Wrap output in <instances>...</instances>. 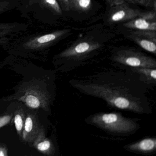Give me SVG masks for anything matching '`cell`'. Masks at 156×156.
Returning <instances> with one entry per match:
<instances>
[{"label": "cell", "mask_w": 156, "mask_h": 156, "mask_svg": "<svg viewBox=\"0 0 156 156\" xmlns=\"http://www.w3.org/2000/svg\"><path fill=\"white\" fill-rule=\"evenodd\" d=\"M127 28L139 31H156L155 11L144 12L142 16L130 20L124 24Z\"/></svg>", "instance_id": "obj_6"}, {"label": "cell", "mask_w": 156, "mask_h": 156, "mask_svg": "<svg viewBox=\"0 0 156 156\" xmlns=\"http://www.w3.org/2000/svg\"><path fill=\"white\" fill-rule=\"evenodd\" d=\"M136 70L142 75H144L147 78L156 80V70L154 69L137 68H136Z\"/></svg>", "instance_id": "obj_18"}, {"label": "cell", "mask_w": 156, "mask_h": 156, "mask_svg": "<svg viewBox=\"0 0 156 156\" xmlns=\"http://www.w3.org/2000/svg\"><path fill=\"white\" fill-rule=\"evenodd\" d=\"M0 156H8V149L4 144H0Z\"/></svg>", "instance_id": "obj_24"}, {"label": "cell", "mask_w": 156, "mask_h": 156, "mask_svg": "<svg viewBox=\"0 0 156 156\" xmlns=\"http://www.w3.org/2000/svg\"><path fill=\"white\" fill-rule=\"evenodd\" d=\"M91 122L102 128L115 132H130L136 127L133 122L116 113L97 114L92 117Z\"/></svg>", "instance_id": "obj_2"}, {"label": "cell", "mask_w": 156, "mask_h": 156, "mask_svg": "<svg viewBox=\"0 0 156 156\" xmlns=\"http://www.w3.org/2000/svg\"><path fill=\"white\" fill-rule=\"evenodd\" d=\"M27 111L24 107L18 108L15 112L14 122L16 133L20 138H22Z\"/></svg>", "instance_id": "obj_12"}, {"label": "cell", "mask_w": 156, "mask_h": 156, "mask_svg": "<svg viewBox=\"0 0 156 156\" xmlns=\"http://www.w3.org/2000/svg\"><path fill=\"white\" fill-rule=\"evenodd\" d=\"M63 10L69 11L71 10V0H59Z\"/></svg>", "instance_id": "obj_22"}, {"label": "cell", "mask_w": 156, "mask_h": 156, "mask_svg": "<svg viewBox=\"0 0 156 156\" xmlns=\"http://www.w3.org/2000/svg\"><path fill=\"white\" fill-rule=\"evenodd\" d=\"M142 5L146 7H154L156 10V0H141Z\"/></svg>", "instance_id": "obj_23"}, {"label": "cell", "mask_w": 156, "mask_h": 156, "mask_svg": "<svg viewBox=\"0 0 156 156\" xmlns=\"http://www.w3.org/2000/svg\"><path fill=\"white\" fill-rule=\"evenodd\" d=\"M131 147L134 150L137 149L143 152H149L155 148L156 141L152 138H146L132 146Z\"/></svg>", "instance_id": "obj_14"}, {"label": "cell", "mask_w": 156, "mask_h": 156, "mask_svg": "<svg viewBox=\"0 0 156 156\" xmlns=\"http://www.w3.org/2000/svg\"><path fill=\"white\" fill-rule=\"evenodd\" d=\"M71 10L84 12L90 10L92 0H71Z\"/></svg>", "instance_id": "obj_15"}, {"label": "cell", "mask_w": 156, "mask_h": 156, "mask_svg": "<svg viewBox=\"0 0 156 156\" xmlns=\"http://www.w3.org/2000/svg\"><path fill=\"white\" fill-rule=\"evenodd\" d=\"M112 7L109 17V22L112 23L130 21L144 14L139 10L131 8L125 2Z\"/></svg>", "instance_id": "obj_5"}, {"label": "cell", "mask_w": 156, "mask_h": 156, "mask_svg": "<svg viewBox=\"0 0 156 156\" xmlns=\"http://www.w3.org/2000/svg\"><path fill=\"white\" fill-rule=\"evenodd\" d=\"M94 46L95 45L94 44H91L90 42L84 41L80 42L73 46L72 49H70L65 53H62V56L64 57L70 56L75 55H82L90 51V49L93 48Z\"/></svg>", "instance_id": "obj_11"}, {"label": "cell", "mask_w": 156, "mask_h": 156, "mask_svg": "<svg viewBox=\"0 0 156 156\" xmlns=\"http://www.w3.org/2000/svg\"><path fill=\"white\" fill-rule=\"evenodd\" d=\"M26 28V25L20 23H0V37L24 31Z\"/></svg>", "instance_id": "obj_10"}, {"label": "cell", "mask_w": 156, "mask_h": 156, "mask_svg": "<svg viewBox=\"0 0 156 156\" xmlns=\"http://www.w3.org/2000/svg\"><path fill=\"white\" fill-rule=\"evenodd\" d=\"M114 59L118 63L132 67L155 69L156 67L155 59L131 50L120 51L115 56Z\"/></svg>", "instance_id": "obj_4"}, {"label": "cell", "mask_w": 156, "mask_h": 156, "mask_svg": "<svg viewBox=\"0 0 156 156\" xmlns=\"http://www.w3.org/2000/svg\"><path fill=\"white\" fill-rule=\"evenodd\" d=\"M69 31L68 30H59L49 34L37 37L30 39L24 44L27 48L38 49L44 47L52 42L57 40Z\"/></svg>", "instance_id": "obj_8"}, {"label": "cell", "mask_w": 156, "mask_h": 156, "mask_svg": "<svg viewBox=\"0 0 156 156\" xmlns=\"http://www.w3.org/2000/svg\"><path fill=\"white\" fill-rule=\"evenodd\" d=\"M133 34L151 39L156 42V31H139L133 32Z\"/></svg>", "instance_id": "obj_19"}, {"label": "cell", "mask_w": 156, "mask_h": 156, "mask_svg": "<svg viewBox=\"0 0 156 156\" xmlns=\"http://www.w3.org/2000/svg\"><path fill=\"white\" fill-rule=\"evenodd\" d=\"M12 116L10 115H5L0 116V128L8 124L11 119Z\"/></svg>", "instance_id": "obj_21"}, {"label": "cell", "mask_w": 156, "mask_h": 156, "mask_svg": "<svg viewBox=\"0 0 156 156\" xmlns=\"http://www.w3.org/2000/svg\"><path fill=\"white\" fill-rule=\"evenodd\" d=\"M107 1L109 4L111 6L122 4L125 2V1L133 3L142 5V2H141V0H107Z\"/></svg>", "instance_id": "obj_20"}, {"label": "cell", "mask_w": 156, "mask_h": 156, "mask_svg": "<svg viewBox=\"0 0 156 156\" xmlns=\"http://www.w3.org/2000/svg\"><path fill=\"white\" fill-rule=\"evenodd\" d=\"M132 37L142 48L148 52L156 54V42L146 37L137 36L133 34Z\"/></svg>", "instance_id": "obj_13"}, {"label": "cell", "mask_w": 156, "mask_h": 156, "mask_svg": "<svg viewBox=\"0 0 156 156\" xmlns=\"http://www.w3.org/2000/svg\"><path fill=\"white\" fill-rule=\"evenodd\" d=\"M19 0H0V14L15 8Z\"/></svg>", "instance_id": "obj_16"}, {"label": "cell", "mask_w": 156, "mask_h": 156, "mask_svg": "<svg viewBox=\"0 0 156 156\" xmlns=\"http://www.w3.org/2000/svg\"></svg>", "instance_id": "obj_25"}, {"label": "cell", "mask_w": 156, "mask_h": 156, "mask_svg": "<svg viewBox=\"0 0 156 156\" xmlns=\"http://www.w3.org/2000/svg\"><path fill=\"white\" fill-rule=\"evenodd\" d=\"M21 91L18 100L23 102L30 109H46L49 103L48 94L37 85L31 84L25 86Z\"/></svg>", "instance_id": "obj_3"}, {"label": "cell", "mask_w": 156, "mask_h": 156, "mask_svg": "<svg viewBox=\"0 0 156 156\" xmlns=\"http://www.w3.org/2000/svg\"><path fill=\"white\" fill-rule=\"evenodd\" d=\"M46 5L55 13L60 15L62 13V10L57 0H44Z\"/></svg>", "instance_id": "obj_17"}, {"label": "cell", "mask_w": 156, "mask_h": 156, "mask_svg": "<svg viewBox=\"0 0 156 156\" xmlns=\"http://www.w3.org/2000/svg\"><path fill=\"white\" fill-rule=\"evenodd\" d=\"M32 144L33 147L41 154L49 156L53 153V144L51 141L46 137L43 126L40 127L38 134Z\"/></svg>", "instance_id": "obj_9"}, {"label": "cell", "mask_w": 156, "mask_h": 156, "mask_svg": "<svg viewBox=\"0 0 156 156\" xmlns=\"http://www.w3.org/2000/svg\"><path fill=\"white\" fill-rule=\"evenodd\" d=\"M40 127L35 113L27 112L21 139L26 143L32 144L38 134Z\"/></svg>", "instance_id": "obj_7"}, {"label": "cell", "mask_w": 156, "mask_h": 156, "mask_svg": "<svg viewBox=\"0 0 156 156\" xmlns=\"http://www.w3.org/2000/svg\"><path fill=\"white\" fill-rule=\"evenodd\" d=\"M124 76L116 78V75H98L84 82H75L73 85L82 92L101 98L113 107L145 113L149 109L145 95L131 79Z\"/></svg>", "instance_id": "obj_1"}]
</instances>
